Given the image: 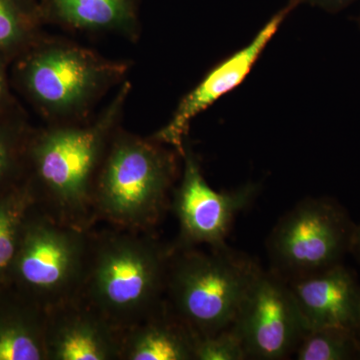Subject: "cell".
Here are the masks:
<instances>
[{
  "label": "cell",
  "mask_w": 360,
  "mask_h": 360,
  "mask_svg": "<svg viewBox=\"0 0 360 360\" xmlns=\"http://www.w3.org/2000/svg\"><path fill=\"white\" fill-rule=\"evenodd\" d=\"M131 84L84 122L33 127L26 153L25 180L37 206L52 219L82 231L96 227L94 191L113 134L122 127Z\"/></svg>",
  "instance_id": "1"
},
{
  "label": "cell",
  "mask_w": 360,
  "mask_h": 360,
  "mask_svg": "<svg viewBox=\"0 0 360 360\" xmlns=\"http://www.w3.org/2000/svg\"><path fill=\"white\" fill-rule=\"evenodd\" d=\"M14 89L46 124L84 122L111 89L125 82L131 63L46 33L11 65Z\"/></svg>",
  "instance_id": "2"
},
{
  "label": "cell",
  "mask_w": 360,
  "mask_h": 360,
  "mask_svg": "<svg viewBox=\"0 0 360 360\" xmlns=\"http://www.w3.org/2000/svg\"><path fill=\"white\" fill-rule=\"evenodd\" d=\"M172 245L155 232L92 231L89 265L78 297L125 330L165 300Z\"/></svg>",
  "instance_id": "3"
},
{
  "label": "cell",
  "mask_w": 360,
  "mask_h": 360,
  "mask_svg": "<svg viewBox=\"0 0 360 360\" xmlns=\"http://www.w3.org/2000/svg\"><path fill=\"white\" fill-rule=\"evenodd\" d=\"M182 156L153 136L116 130L94 184L96 224L155 232L172 207Z\"/></svg>",
  "instance_id": "4"
},
{
  "label": "cell",
  "mask_w": 360,
  "mask_h": 360,
  "mask_svg": "<svg viewBox=\"0 0 360 360\" xmlns=\"http://www.w3.org/2000/svg\"><path fill=\"white\" fill-rule=\"evenodd\" d=\"M260 269L227 245L172 248L165 300L196 335H215L231 328Z\"/></svg>",
  "instance_id": "5"
},
{
  "label": "cell",
  "mask_w": 360,
  "mask_h": 360,
  "mask_svg": "<svg viewBox=\"0 0 360 360\" xmlns=\"http://www.w3.org/2000/svg\"><path fill=\"white\" fill-rule=\"evenodd\" d=\"M92 231L61 224L35 205L21 236L11 290L45 310L78 297Z\"/></svg>",
  "instance_id": "6"
},
{
  "label": "cell",
  "mask_w": 360,
  "mask_h": 360,
  "mask_svg": "<svg viewBox=\"0 0 360 360\" xmlns=\"http://www.w3.org/2000/svg\"><path fill=\"white\" fill-rule=\"evenodd\" d=\"M356 225L328 198H307L278 220L267 248L274 272L290 281L341 264Z\"/></svg>",
  "instance_id": "7"
},
{
  "label": "cell",
  "mask_w": 360,
  "mask_h": 360,
  "mask_svg": "<svg viewBox=\"0 0 360 360\" xmlns=\"http://www.w3.org/2000/svg\"><path fill=\"white\" fill-rule=\"evenodd\" d=\"M248 359L281 360L295 354L309 333L288 281L260 269L232 324Z\"/></svg>",
  "instance_id": "8"
},
{
  "label": "cell",
  "mask_w": 360,
  "mask_h": 360,
  "mask_svg": "<svg viewBox=\"0 0 360 360\" xmlns=\"http://www.w3.org/2000/svg\"><path fill=\"white\" fill-rule=\"evenodd\" d=\"M184 168L172 193V207L179 224V236L172 248H224L232 222L257 198L258 186L248 184L236 191H214L206 181L200 161L186 143Z\"/></svg>",
  "instance_id": "9"
},
{
  "label": "cell",
  "mask_w": 360,
  "mask_h": 360,
  "mask_svg": "<svg viewBox=\"0 0 360 360\" xmlns=\"http://www.w3.org/2000/svg\"><path fill=\"white\" fill-rule=\"evenodd\" d=\"M300 4H302V0H290L283 9L272 16L250 44L214 66L200 84L182 97L169 122L153 135V139L174 148L182 156L191 122L219 101L220 97L229 94L243 82L270 39L274 37L291 11Z\"/></svg>",
  "instance_id": "10"
},
{
  "label": "cell",
  "mask_w": 360,
  "mask_h": 360,
  "mask_svg": "<svg viewBox=\"0 0 360 360\" xmlns=\"http://www.w3.org/2000/svg\"><path fill=\"white\" fill-rule=\"evenodd\" d=\"M123 331L75 298L46 310L47 360H120Z\"/></svg>",
  "instance_id": "11"
},
{
  "label": "cell",
  "mask_w": 360,
  "mask_h": 360,
  "mask_svg": "<svg viewBox=\"0 0 360 360\" xmlns=\"http://www.w3.org/2000/svg\"><path fill=\"white\" fill-rule=\"evenodd\" d=\"M288 283L309 330L340 328L355 333L360 285L347 267L333 265Z\"/></svg>",
  "instance_id": "12"
},
{
  "label": "cell",
  "mask_w": 360,
  "mask_h": 360,
  "mask_svg": "<svg viewBox=\"0 0 360 360\" xmlns=\"http://www.w3.org/2000/svg\"><path fill=\"white\" fill-rule=\"evenodd\" d=\"M45 25L72 32L111 33L136 42L139 0H39Z\"/></svg>",
  "instance_id": "13"
},
{
  "label": "cell",
  "mask_w": 360,
  "mask_h": 360,
  "mask_svg": "<svg viewBox=\"0 0 360 360\" xmlns=\"http://www.w3.org/2000/svg\"><path fill=\"white\" fill-rule=\"evenodd\" d=\"M198 335L167 300L123 331L120 360H194Z\"/></svg>",
  "instance_id": "14"
},
{
  "label": "cell",
  "mask_w": 360,
  "mask_h": 360,
  "mask_svg": "<svg viewBox=\"0 0 360 360\" xmlns=\"http://www.w3.org/2000/svg\"><path fill=\"white\" fill-rule=\"evenodd\" d=\"M13 292L0 304V360H47L46 310Z\"/></svg>",
  "instance_id": "15"
},
{
  "label": "cell",
  "mask_w": 360,
  "mask_h": 360,
  "mask_svg": "<svg viewBox=\"0 0 360 360\" xmlns=\"http://www.w3.org/2000/svg\"><path fill=\"white\" fill-rule=\"evenodd\" d=\"M35 205L34 194L25 179L0 193V292L11 290L21 236Z\"/></svg>",
  "instance_id": "16"
},
{
  "label": "cell",
  "mask_w": 360,
  "mask_h": 360,
  "mask_svg": "<svg viewBox=\"0 0 360 360\" xmlns=\"http://www.w3.org/2000/svg\"><path fill=\"white\" fill-rule=\"evenodd\" d=\"M39 0H0V54L13 63L45 34Z\"/></svg>",
  "instance_id": "17"
},
{
  "label": "cell",
  "mask_w": 360,
  "mask_h": 360,
  "mask_svg": "<svg viewBox=\"0 0 360 360\" xmlns=\"http://www.w3.org/2000/svg\"><path fill=\"white\" fill-rule=\"evenodd\" d=\"M32 130L25 111L0 117V193L25 179L26 153Z\"/></svg>",
  "instance_id": "18"
},
{
  "label": "cell",
  "mask_w": 360,
  "mask_h": 360,
  "mask_svg": "<svg viewBox=\"0 0 360 360\" xmlns=\"http://www.w3.org/2000/svg\"><path fill=\"white\" fill-rule=\"evenodd\" d=\"M295 355L297 360L360 359V341L350 329H310L296 348Z\"/></svg>",
  "instance_id": "19"
},
{
  "label": "cell",
  "mask_w": 360,
  "mask_h": 360,
  "mask_svg": "<svg viewBox=\"0 0 360 360\" xmlns=\"http://www.w3.org/2000/svg\"><path fill=\"white\" fill-rule=\"evenodd\" d=\"M248 355L234 328L212 335L198 336L194 360H245Z\"/></svg>",
  "instance_id": "20"
},
{
  "label": "cell",
  "mask_w": 360,
  "mask_h": 360,
  "mask_svg": "<svg viewBox=\"0 0 360 360\" xmlns=\"http://www.w3.org/2000/svg\"><path fill=\"white\" fill-rule=\"evenodd\" d=\"M11 63L0 54V117L23 112L18 99L11 90V79L8 70Z\"/></svg>",
  "instance_id": "21"
},
{
  "label": "cell",
  "mask_w": 360,
  "mask_h": 360,
  "mask_svg": "<svg viewBox=\"0 0 360 360\" xmlns=\"http://www.w3.org/2000/svg\"><path fill=\"white\" fill-rule=\"evenodd\" d=\"M354 1L355 0H302V4L305 2L326 11H338Z\"/></svg>",
  "instance_id": "22"
},
{
  "label": "cell",
  "mask_w": 360,
  "mask_h": 360,
  "mask_svg": "<svg viewBox=\"0 0 360 360\" xmlns=\"http://www.w3.org/2000/svg\"><path fill=\"white\" fill-rule=\"evenodd\" d=\"M350 252L355 253L357 258L360 260V225L355 227L354 239H352V250Z\"/></svg>",
  "instance_id": "23"
},
{
  "label": "cell",
  "mask_w": 360,
  "mask_h": 360,
  "mask_svg": "<svg viewBox=\"0 0 360 360\" xmlns=\"http://www.w3.org/2000/svg\"><path fill=\"white\" fill-rule=\"evenodd\" d=\"M355 335H356L357 338H359V340L360 341V309H359V319H357L356 328H355Z\"/></svg>",
  "instance_id": "24"
}]
</instances>
